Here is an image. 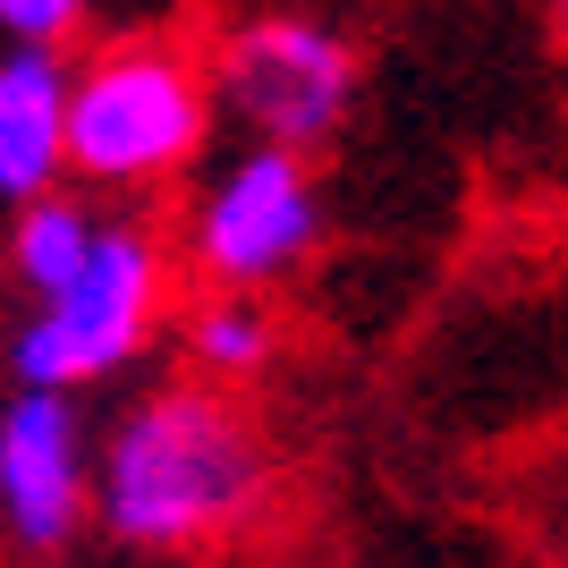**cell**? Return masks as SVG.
<instances>
[{
    "instance_id": "obj_5",
    "label": "cell",
    "mask_w": 568,
    "mask_h": 568,
    "mask_svg": "<svg viewBox=\"0 0 568 568\" xmlns=\"http://www.w3.org/2000/svg\"><path fill=\"white\" fill-rule=\"evenodd\" d=\"M221 111L246 128L255 144H281V153H314L348 128L356 102V51L339 43L332 26L314 18H255L221 43L213 77Z\"/></svg>"
},
{
    "instance_id": "obj_9",
    "label": "cell",
    "mask_w": 568,
    "mask_h": 568,
    "mask_svg": "<svg viewBox=\"0 0 568 568\" xmlns=\"http://www.w3.org/2000/svg\"><path fill=\"white\" fill-rule=\"evenodd\" d=\"M187 356L213 382H237L272 356V314L255 306V288H204V306L187 314Z\"/></svg>"
},
{
    "instance_id": "obj_2",
    "label": "cell",
    "mask_w": 568,
    "mask_h": 568,
    "mask_svg": "<svg viewBox=\"0 0 568 568\" xmlns=\"http://www.w3.org/2000/svg\"><path fill=\"white\" fill-rule=\"evenodd\" d=\"M204 128H213V85L179 43L128 34L69 69V170L85 187H153L204 153Z\"/></svg>"
},
{
    "instance_id": "obj_11",
    "label": "cell",
    "mask_w": 568,
    "mask_h": 568,
    "mask_svg": "<svg viewBox=\"0 0 568 568\" xmlns=\"http://www.w3.org/2000/svg\"><path fill=\"white\" fill-rule=\"evenodd\" d=\"M560 26H568V0H560Z\"/></svg>"
},
{
    "instance_id": "obj_4",
    "label": "cell",
    "mask_w": 568,
    "mask_h": 568,
    "mask_svg": "<svg viewBox=\"0 0 568 568\" xmlns=\"http://www.w3.org/2000/svg\"><path fill=\"white\" fill-rule=\"evenodd\" d=\"M314 246H323V195L306 153H281V144L230 153L187 204V263L204 288L288 281Z\"/></svg>"
},
{
    "instance_id": "obj_10",
    "label": "cell",
    "mask_w": 568,
    "mask_h": 568,
    "mask_svg": "<svg viewBox=\"0 0 568 568\" xmlns=\"http://www.w3.org/2000/svg\"><path fill=\"white\" fill-rule=\"evenodd\" d=\"M77 18H85V0H0L9 43H60V34H77Z\"/></svg>"
},
{
    "instance_id": "obj_7",
    "label": "cell",
    "mask_w": 568,
    "mask_h": 568,
    "mask_svg": "<svg viewBox=\"0 0 568 568\" xmlns=\"http://www.w3.org/2000/svg\"><path fill=\"white\" fill-rule=\"evenodd\" d=\"M69 179V60L60 43L0 51V204L51 195Z\"/></svg>"
},
{
    "instance_id": "obj_1",
    "label": "cell",
    "mask_w": 568,
    "mask_h": 568,
    "mask_svg": "<svg viewBox=\"0 0 568 568\" xmlns=\"http://www.w3.org/2000/svg\"><path fill=\"white\" fill-rule=\"evenodd\" d=\"M263 500V442L213 382H170L102 442L85 518L136 551L213 544Z\"/></svg>"
},
{
    "instance_id": "obj_3",
    "label": "cell",
    "mask_w": 568,
    "mask_h": 568,
    "mask_svg": "<svg viewBox=\"0 0 568 568\" xmlns=\"http://www.w3.org/2000/svg\"><path fill=\"white\" fill-rule=\"evenodd\" d=\"M170 297L162 237L144 221H94V246L69 281L34 297L26 323L9 332V382L26 390H85V382L136 365Z\"/></svg>"
},
{
    "instance_id": "obj_8",
    "label": "cell",
    "mask_w": 568,
    "mask_h": 568,
    "mask_svg": "<svg viewBox=\"0 0 568 568\" xmlns=\"http://www.w3.org/2000/svg\"><path fill=\"white\" fill-rule=\"evenodd\" d=\"M94 204H77V195H26L18 204V230H9V272H18L26 306L34 297H51V288L69 281L77 263H85V246H94Z\"/></svg>"
},
{
    "instance_id": "obj_6",
    "label": "cell",
    "mask_w": 568,
    "mask_h": 568,
    "mask_svg": "<svg viewBox=\"0 0 568 568\" xmlns=\"http://www.w3.org/2000/svg\"><path fill=\"white\" fill-rule=\"evenodd\" d=\"M85 416L77 390H26L9 382L0 399V535L18 551H60L85 526Z\"/></svg>"
}]
</instances>
